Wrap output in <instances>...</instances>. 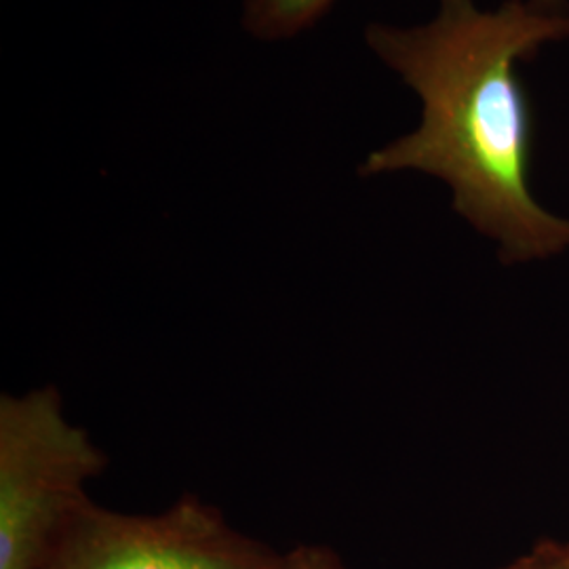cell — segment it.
I'll return each instance as SVG.
<instances>
[{
    "label": "cell",
    "instance_id": "obj_8",
    "mask_svg": "<svg viewBox=\"0 0 569 569\" xmlns=\"http://www.w3.org/2000/svg\"><path fill=\"white\" fill-rule=\"evenodd\" d=\"M549 569H569V549L563 552H550Z\"/></svg>",
    "mask_w": 569,
    "mask_h": 569
},
{
    "label": "cell",
    "instance_id": "obj_4",
    "mask_svg": "<svg viewBox=\"0 0 569 569\" xmlns=\"http://www.w3.org/2000/svg\"><path fill=\"white\" fill-rule=\"evenodd\" d=\"M336 0H244V30L262 41H283L315 26Z\"/></svg>",
    "mask_w": 569,
    "mask_h": 569
},
{
    "label": "cell",
    "instance_id": "obj_2",
    "mask_svg": "<svg viewBox=\"0 0 569 569\" xmlns=\"http://www.w3.org/2000/svg\"><path fill=\"white\" fill-rule=\"evenodd\" d=\"M108 458L58 388L0 397V569H44Z\"/></svg>",
    "mask_w": 569,
    "mask_h": 569
},
{
    "label": "cell",
    "instance_id": "obj_3",
    "mask_svg": "<svg viewBox=\"0 0 569 569\" xmlns=\"http://www.w3.org/2000/svg\"><path fill=\"white\" fill-rule=\"evenodd\" d=\"M284 552L232 528L197 496L154 515H127L91 498L63 529L44 569H283Z\"/></svg>",
    "mask_w": 569,
    "mask_h": 569
},
{
    "label": "cell",
    "instance_id": "obj_1",
    "mask_svg": "<svg viewBox=\"0 0 569 569\" xmlns=\"http://www.w3.org/2000/svg\"><path fill=\"white\" fill-rule=\"evenodd\" d=\"M569 37V11L531 0L479 9L439 0L422 26H367V47L422 100V121L373 150L361 176L427 173L451 190L453 209L498 244L505 262H536L569 249V218L550 213L529 188L531 108L519 63Z\"/></svg>",
    "mask_w": 569,
    "mask_h": 569
},
{
    "label": "cell",
    "instance_id": "obj_5",
    "mask_svg": "<svg viewBox=\"0 0 569 569\" xmlns=\"http://www.w3.org/2000/svg\"><path fill=\"white\" fill-rule=\"evenodd\" d=\"M283 569H346L338 555L321 545H302L284 552Z\"/></svg>",
    "mask_w": 569,
    "mask_h": 569
},
{
    "label": "cell",
    "instance_id": "obj_7",
    "mask_svg": "<svg viewBox=\"0 0 569 569\" xmlns=\"http://www.w3.org/2000/svg\"><path fill=\"white\" fill-rule=\"evenodd\" d=\"M550 552L549 555H542V557H536V559H528L519 566L510 569H549Z\"/></svg>",
    "mask_w": 569,
    "mask_h": 569
},
{
    "label": "cell",
    "instance_id": "obj_6",
    "mask_svg": "<svg viewBox=\"0 0 569 569\" xmlns=\"http://www.w3.org/2000/svg\"><path fill=\"white\" fill-rule=\"evenodd\" d=\"M531 2L545 11H552V13L569 11L568 0H531Z\"/></svg>",
    "mask_w": 569,
    "mask_h": 569
}]
</instances>
